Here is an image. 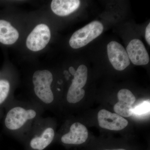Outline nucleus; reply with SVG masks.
<instances>
[{"label":"nucleus","mask_w":150,"mask_h":150,"mask_svg":"<svg viewBox=\"0 0 150 150\" xmlns=\"http://www.w3.org/2000/svg\"><path fill=\"white\" fill-rule=\"evenodd\" d=\"M43 109L37 104L16 103L9 107L4 119V127L9 134L27 136Z\"/></svg>","instance_id":"nucleus-1"},{"label":"nucleus","mask_w":150,"mask_h":150,"mask_svg":"<svg viewBox=\"0 0 150 150\" xmlns=\"http://www.w3.org/2000/svg\"><path fill=\"white\" fill-rule=\"evenodd\" d=\"M53 76L47 70H38L33 75L32 82L37 104L42 108H48L54 101V95L51 89Z\"/></svg>","instance_id":"nucleus-2"},{"label":"nucleus","mask_w":150,"mask_h":150,"mask_svg":"<svg viewBox=\"0 0 150 150\" xmlns=\"http://www.w3.org/2000/svg\"><path fill=\"white\" fill-rule=\"evenodd\" d=\"M55 130L48 122V118H40L35 121L26 137H30L29 145L31 149L43 150L54 140Z\"/></svg>","instance_id":"nucleus-3"},{"label":"nucleus","mask_w":150,"mask_h":150,"mask_svg":"<svg viewBox=\"0 0 150 150\" xmlns=\"http://www.w3.org/2000/svg\"><path fill=\"white\" fill-rule=\"evenodd\" d=\"M103 30V25L100 22H92L74 33L70 39V46L74 49L83 47L98 37Z\"/></svg>","instance_id":"nucleus-4"},{"label":"nucleus","mask_w":150,"mask_h":150,"mask_svg":"<svg viewBox=\"0 0 150 150\" xmlns=\"http://www.w3.org/2000/svg\"><path fill=\"white\" fill-rule=\"evenodd\" d=\"M73 76L74 78L67 96V102L71 104L80 102L84 97L85 91L82 88L85 86L87 80V68L85 65H80Z\"/></svg>","instance_id":"nucleus-5"},{"label":"nucleus","mask_w":150,"mask_h":150,"mask_svg":"<svg viewBox=\"0 0 150 150\" xmlns=\"http://www.w3.org/2000/svg\"><path fill=\"white\" fill-rule=\"evenodd\" d=\"M51 37V31L48 25L45 24L38 25L27 37L26 46L31 51H40L47 46Z\"/></svg>","instance_id":"nucleus-6"},{"label":"nucleus","mask_w":150,"mask_h":150,"mask_svg":"<svg viewBox=\"0 0 150 150\" xmlns=\"http://www.w3.org/2000/svg\"><path fill=\"white\" fill-rule=\"evenodd\" d=\"M107 53L109 61L115 69L123 71L130 65V59L126 50L118 42L112 41L108 43Z\"/></svg>","instance_id":"nucleus-7"},{"label":"nucleus","mask_w":150,"mask_h":150,"mask_svg":"<svg viewBox=\"0 0 150 150\" xmlns=\"http://www.w3.org/2000/svg\"><path fill=\"white\" fill-rule=\"evenodd\" d=\"M98 120L100 127L112 131L123 130L129 124L128 121L121 115L105 109H102L98 112Z\"/></svg>","instance_id":"nucleus-8"},{"label":"nucleus","mask_w":150,"mask_h":150,"mask_svg":"<svg viewBox=\"0 0 150 150\" xmlns=\"http://www.w3.org/2000/svg\"><path fill=\"white\" fill-rule=\"evenodd\" d=\"M126 52L130 61L134 65H146L149 62V56L147 51L144 43L139 39L131 40L126 48Z\"/></svg>","instance_id":"nucleus-9"},{"label":"nucleus","mask_w":150,"mask_h":150,"mask_svg":"<svg viewBox=\"0 0 150 150\" xmlns=\"http://www.w3.org/2000/svg\"><path fill=\"white\" fill-rule=\"evenodd\" d=\"M118 101L114 105V111L116 114L125 117L131 116L133 113L132 105L136 100L133 93L127 89H122L118 93Z\"/></svg>","instance_id":"nucleus-10"},{"label":"nucleus","mask_w":150,"mask_h":150,"mask_svg":"<svg viewBox=\"0 0 150 150\" xmlns=\"http://www.w3.org/2000/svg\"><path fill=\"white\" fill-rule=\"evenodd\" d=\"M88 136L86 126L79 122H75L70 126L69 131L62 136L61 141L66 144H81L86 142Z\"/></svg>","instance_id":"nucleus-11"},{"label":"nucleus","mask_w":150,"mask_h":150,"mask_svg":"<svg viewBox=\"0 0 150 150\" xmlns=\"http://www.w3.org/2000/svg\"><path fill=\"white\" fill-rule=\"evenodd\" d=\"M80 4L79 0H53L51 8L54 13L59 16L69 15L76 10Z\"/></svg>","instance_id":"nucleus-12"},{"label":"nucleus","mask_w":150,"mask_h":150,"mask_svg":"<svg viewBox=\"0 0 150 150\" xmlns=\"http://www.w3.org/2000/svg\"><path fill=\"white\" fill-rule=\"evenodd\" d=\"M19 33L8 22L0 20V42L5 45H11L18 39Z\"/></svg>","instance_id":"nucleus-13"},{"label":"nucleus","mask_w":150,"mask_h":150,"mask_svg":"<svg viewBox=\"0 0 150 150\" xmlns=\"http://www.w3.org/2000/svg\"><path fill=\"white\" fill-rule=\"evenodd\" d=\"M11 85L7 80L0 79V106L7 103L10 91Z\"/></svg>","instance_id":"nucleus-14"},{"label":"nucleus","mask_w":150,"mask_h":150,"mask_svg":"<svg viewBox=\"0 0 150 150\" xmlns=\"http://www.w3.org/2000/svg\"><path fill=\"white\" fill-rule=\"evenodd\" d=\"M149 101H145L137 105L133 109V112L138 115H142L149 112Z\"/></svg>","instance_id":"nucleus-15"},{"label":"nucleus","mask_w":150,"mask_h":150,"mask_svg":"<svg viewBox=\"0 0 150 150\" xmlns=\"http://www.w3.org/2000/svg\"><path fill=\"white\" fill-rule=\"evenodd\" d=\"M150 23L148 24L146 29V33H145V38L146 40L149 45H150Z\"/></svg>","instance_id":"nucleus-16"},{"label":"nucleus","mask_w":150,"mask_h":150,"mask_svg":"<svg viewBox=\"0 0 150 150\" xmlns=\"http://www.w3.org/2000/svg\"><path fill=\"white\" fill-rule=\"evenodd\" d=\"M69 71L71 73V74H72V75H74L75 72H76V71H75L74 69V67H70L69 69Z\"/></svg>","instance_id":"nucleus-17"},{"label":"nucleus","mask_w":150,"mask_h":150,"mask_svg":"<svg viewBox=\"0 0 150 150\" xmlns=\"http://www.w3.org/2000/svg\"><path fill=\"white\" fill-rule=\"evenodd\" d=\"M126 150V149H106V150Z\"/></svg>","instance_id":"nucleus-18"},{"label":"nucleus","mask_w":150,"mask_h":150,"mask_svg":"<svg viewBox=\"0 0 150 150\" xmlns=\"http://www.w3.org/2000/svg\"><path fill=\"white\" fill-rule=\"evenodd\" d=\"M1 110H0V117H1Z\"/></svg>","instance_id":"nucleus-19"}]
</instances>
